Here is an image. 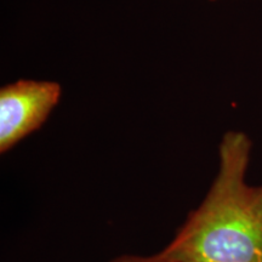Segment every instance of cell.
I'll return each instance as SVG.
<instances>
[{
	"mask_svg": "<svg viewBox=\"0 0 262 262\" xmlns=\"http://www.w3.org/2000/svg\"><path fill=\"white\" fill-rule=\"evenodd\" d=\"M110 262H173L168 258L160 256L158 253L153 255H135V254H124L114 257Z\"/></svg>",
	"mask_w": 262,
	"mask_h": 262,
	"instance_id": "3957f363",
	"label": "cell"
},
{
	"mask_svg": "<svg viewBox=\"0 0 262 262\" xmlns=\"http://www.w3.org/2000/svg\"><path fill=\"white\" fill-rule=\"evenodd\" d=\"M250 137L228 131L210 187L158 251L173 262H262V185H250Z\"/></svg>",
	"mask_w": 262,
	"mask_h": 262,
	"instance_id": "6da1fadb",
	"label": "cell"
},
{
	"mask_svg": "<svg viewBox=\"0 0 262 262\" xmlns=\"http://www.w3.org/2000/svg\"><path fill=\"white\" fill-rule=\"evenodd\" d=\"M56 81L21 79L0 90V153L38 130L61 98Z\"/></svg>",
	"mask_w": 262,
	"mask_h": 262,
	"instance_id": "7a4b0ae2",
	"label": "cell"
}]
</instances>
